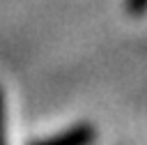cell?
<instances>
[{"label":"cell","instance_id":"3","mask_svg":"<svg viewBox=\"0 0 147 145\" xmlns=\"http://www.w3.org/2000/svg\"><path fill=\"white\" fill-rule=\"evenodd\" d=\"M126 9L131 16H142L147 14V0H126Z\"/></svg>","mask_w":147,"mask_h":145},{"label":"cell","instance_id":"2","mask_svg":"<svg viewBox=\"0 0 147 145\" xmlns=\"http://www.w3.org/2000/svg\"><path fill=\"white\" fill-rule=\"evenodd\" d=\"M0 145H7V108H5L2 87H0Z\"/></svg>","mask_w":147,"mask_h":145},{"label":"cell","instance_id":"1","mask_svg":"<svg viewBox=\"0 0 147 145\" xmlns=\"http://www.w3.org/2000/svg\"><path fill=\"white\" fill-rule=\"evenodd\" d=\"M96 140V129L94 124H87V122H78L60 133H53L48 138H41V140H34L30 145H94Z\"/></svg>","mask_w":147,"mask_h":145}]
</instances>
